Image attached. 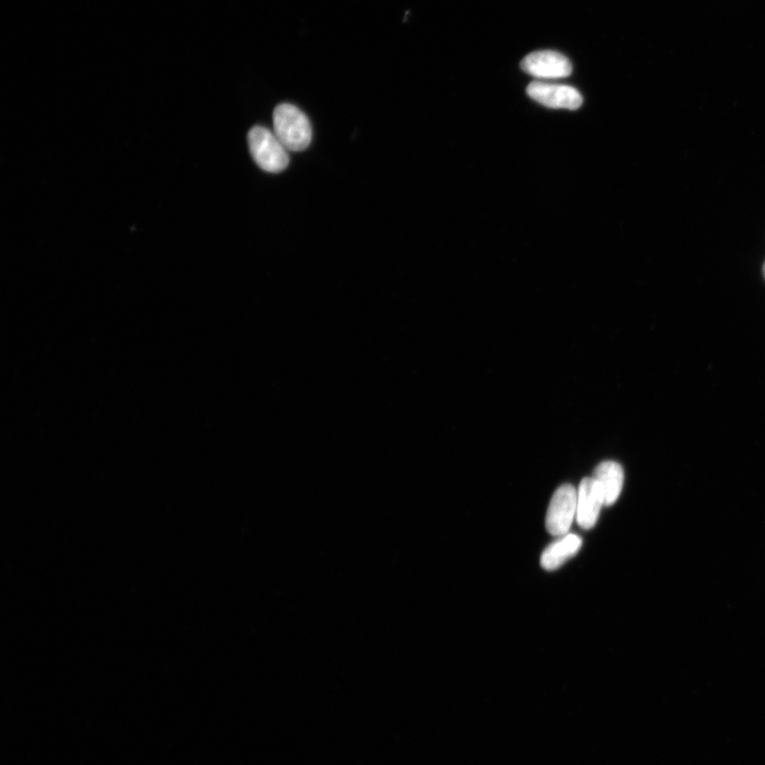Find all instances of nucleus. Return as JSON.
<instances>
[{
    "instance_id": "7",
    "label": "nucleus",
    "mask_w": 765,
    "mask_h": 765,
    "mask_svg": "<svg viewBox=\"0 0 765 765\" xmlns=\"http://www.w3.org/2000/svg\"><path fill=\"white\" fill-rule=\"evenodd\" d=\"M604 499L605 506L614 505L619 499L624 483V471L616 462H603L593 472Z\"/></svg>"
},
{
    "instance_id": "9",
    "label": "nucleus",
    "mask_w": 765,
    "mask_h": 765,
    "mask_svg": "<svg viewBox=\"0 0 765 765\" xmlns=\"http://www.w3.org/2000/svg\"><path fill=\"white\" fill-rule=\"evenodd\" d=\"M763 274H764V278H765V264H764V267H763Z\"/></svg>"
},
{
    "instance_id": "2",
    "label": "nucleus",
    "mask_w": 765,
    "mask_h": 765,
    "mask_svg": "<svg viewBox=\"0 0 765 765\" xmlns=\"http://www.w3.org/2000/svg\"><path fill=\"white\" fill-rule=\"evenodd\" d=\"M251 156L265 172L277 174L288 166L287 149L272 133L264 127H253L248 134Z\"/></svg>"
},
{
    "instance_id": "4",
    "label": "nucleus",
    "mask_w": 765,
    "mask_h": 765,
    "mask_svg": "<svg viewBox=\"0 0 765 765\" xmlns=\"http://www.w3.org/2000/svg\"><path fill=\"white\" fill-rule=\"evenodd\" d=\"M526 92L538 104L551 109L577 110L584 101L580 92L563 84L534 81Z\"/></svg>"
},
{
    "instance_id": "5",
    "label": "nucleus",
    "mask_w": 765,
    "mask_h": 765,
    "mask_svg": "<svg viewBox=\"0 0 765 765\" xmlns=\"http://www.w3.org/2000/svg\"><path fill=\"white\" fill-rule=\"evenodd\" d=\"M521 68L538 79H560L572 74L570 60L554 50H539L527 55L521 62Z\"/></svg>"
},
{
    "instance_id": "1",
    "label": "nucleus",
    "mask_w": 765,
    "mask_h": 765,
    "mask_svg": "<svg viewBox=\"0 0 765 765\" xmlns=\"http://www.w3.org/2000/svg\"><path fill=\"white\" fill-rule=\"evenodd\" d=\"M275 134L287 150L303 151L312 142V126L308 116L293 105L283 104L274 112Z\"/></svg>"
},
{
    "instance_id": "6",
    "label": "nucleus",
    "mask_w": 765,
    "mask_h": 765,
    "mask_svg": "<svg viewBox=\"0 0 765 765\" xmlns=\"http://www.w3.org/2000/svg\"><path fill=\"white\" fill-rule=\"evenodd\" d=\"M605 506L602 492L593 478L582 481L577 491L576 521L582 529L590 530L597 524L601 509Z\"/></svg>"
},
{
    "instance_id": "8",
    "label": "nucleus",
    "mask_w": 765,
    "mask_h": 765,
    "mask_svg": "<svg viewBox=\"0 0 765 765\" xmlns=\"http://www.w3.org/2000/svg\"><path fill=\"white\" fill-rule=\"evenodd\" d=\"M582 546L583 540L580 536L567 534L544 550L540 560L542 568L548 571L558 569L580 552Z\"/></svg>"
},
{
    "instance_id": "3",
    "label": "nucleus",
    "mask_w": 765,
    "mask_h": 765,
    "mask_svg": "<svg viewBox=\"0 0 765 765\" xmlns=\"http://www.w3.org/2000/svg\"><path fill=\"white\" fill-rule=\"evenodd\" d=\"M577 491L569 484L560 486L554 493L547 513L546 526L553 536L569 534L576 518Z\"/></svg>"
}]
</instances>
